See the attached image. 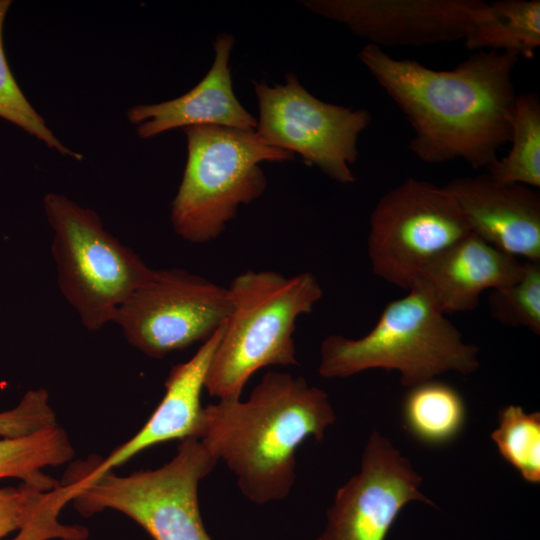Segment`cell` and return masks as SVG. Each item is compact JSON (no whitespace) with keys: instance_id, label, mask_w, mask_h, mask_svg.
Instances as JSON below:
<instances>
[{"instance_id":"obj_15","label":"cell","mask_w":540,"mask_h":540,"mask_svg":"<svg viewBox=\"0 0 540 540\" xmlns=\"http://www.w3.org/2000/svg\"><path fill=\"white\" fill-rule=\"evenodd\" d=\"M234 43V37L228 33L216 37L211 68L184 95L129 108L127 118L136 127L138 136L147 139L171 129L195 125L255 129L257 119L241 105L233 90L229 59Z\"/></svg>"},{"instance_id":"obj_17","label":"cell","mask_w":540,"mask_h":540,"mask_svg":"<svg viewBox=\"0 0 540 540\" xmlns=\"http://www.w3.org/2000/svg\"><path fill=\"white\" fill-rule=\"evenodd\" d=\"M68 498L59 485L51 491L21 483L0 488V540L14 531L11 540H86L88 530L58 521Z\"/></svg>"},{"instance_id":"obj_5","label":"cell","mask_w":540,"mask_h":540,"mask_svg":"<svg viewBox=\"0 0 540 540\" xmlns=\"http://www.w3.org/2000/svg\"><path fill=\"white\" fill-rule=\"evenodd\" d=\"M183 129L187 161L170 220L180 238L203 244L223 233L241 205L264 193L267 180L261 162L291 160L294 154L265 145L255 129L215 125Z\"/></svg>"},{"instance_id":"obj_22","label":"cell","mask_w":540,"mask_h":540,"mask_svg":"<svg viewBox=\"0 0 540 540\" xmlns=\"http://www.w3.org/2000/svg\"><path fill=\"white\" fill-rule=\"evenodd\" d=\"M492 432L501 457L528 483L540 482V413H527L521 406L508 405L498 414Z\"/></svg>"},{"instance_id":"obj_19","label":"cell","mask_w":540,"mask_h":540,"mask_svg":"<svg viewBox=\"0 0 540 540\" xmlns=\"http://www.w3.org/2000/svg\"><path fill=\"white\" fill-rule=\"evenodd\" d=\"M402 417L405 429L417 441L429 446H442L462 432L466 405L454 387L432 379L408 388Z\"/></svg>"},{"instance_id":"obj_21","label":"cell","mask_w":540,"mask_h":540,"mask_svg":"<svg viewBox=\"0 0 540 540\" xmlns=\"http://www.w3.org/2000/svg\"><path fill=\"white\" fill-rule=\"evenodd\" d=\"M508 153L488 171L505 184L540 188V101L535 93L517 95Z\"/></svg>"},{"instance_id":"obj_8","label":"cell","mask_w":540,"mask_h":540,"mask_svg":"<svg viewBox=\"0 0 540 540\" xmlns=\"http://www.w3.org/2000/svg\"><path fill=\"white\" fill-rule=\"evenodd\" d=\"M470 233L459 205L443 186L408 178L376 203L367 253L377 276L409 290L434 259Z\"/></svg>"},{"instance_id":"obj_24","label":"cell","mask_w":540,"mask_h":540,"mask_svg":"<svg viewBox=\"0 0 540 540\" xmlns=\"http://www.w3.org/2000/svg\"><path fill=\"white\" fill-rule=\"evenodd\" d=\"M489 310L499 323L540 334V262L524 261L512 284L489 291Z\"/></svg>"},{"instance_id":"obj_9","label":"cell","mask_w":540,"mask_h":540,"mask_svg":"<svg viewBox=\"0 0 540 540\" xmlns=\"http://www.w3.org/2000/svg\"><path fill=\"white\" fill-rule=\"evenodd\" d=\"M254 90L259 106L255 132L265 145L298 153L305 164L339 183L355 181L350 166L359 155L358 137L371 122L367 110L326 103L293 73L274 86L255 81Z\"/></svg>"},{"instance_id":"obj_7","label":"cell","mask_w":540,"mask_h":540,"mask_svg":"<svg viewBox=\"0 0 540 540\" xmlns=\"http://www.w3.org/2000/svg\"><path fill=\"white\" fill-rule=\"evenodd\" d=\"M43 208L61 294L86 329L113 323L119 307L154 269L107 231L93 209L55 192L43 197Z\"/></svg>"},{"instance_id":"obj_20","label":"cell","mask_w":540,"mask_h":540,"mask_svg":"<svg viewBox=\"0 0 540 540\" xmlns=\"http://www.w3.org/2000/svg\"><path fill=\"white\" fill-rule=\"evenodd\" d=\"M73 456L68 434L58 424L20 437L0 438V480L16 478L39 490L51 491L60 482L43 473V469L67 463Z\"/></svg>"},{"instance_id":"obj_16","label":"cell","mask_w":540,"mask_h":540,"mask_svg":"<svg viewBox=\"0 0 540 540\" xmlns=\"http://www.w3.org/2000/svg\"><path fill=\"white\" fill-rule=\"evenodd\" d=\"M523 264L470 233L434 259L414 286L422 288L445 315L471 311L484 291L515 282Z\"/></svg>"},{"instance_id":"obj_13","label":"cell","mask_w":540,"mask_h":540,"mask_svg":"<svg viewBox=\"0 0 540 540\" xmlns=\"http://www.w3.org/2000/svg\"><path fill=\"white\" fill-rule=\"evenodd\" d=\"M444 189L454 198L471 232L523 261L540 262V194L505 184L489 174L457 177Z\"/></svg>"},{"instance_id":"obj_25","label":"cell","mask_w":540,"mask_h":540,"mask_svg":"<svg viewBox=\"0 0 540 540\" xmlns=\"http://www.w3.org/2000/svg\"><path fill=\"white\" fill-rule=\"evenodd\" d=\"M57 424L46 389L27 391L19 403L0 412V438H14L31 434Z\"/></svg>"},{"instance_id":"obj_2","label":"cell","mask_w":540,"mask_h":540,"mask_svg":"<svg viewBox=\"0 0 540 540\" xmlns=\"http://www.w3.org/2000/svg\"><path fill=\"white\" fill-rule=\"evenodd\" d=\"M336 421L328 394L305 378L269 371L248 399L203 406L196 438L236 477L254 504L285 499L296 480V453L321 442Z\"/></svg>"},{"instance_id":"obj_11","label":"cell","mask_w":540,"mask_h":540,"mask_svg":"<svg viewBox=\"0 0 540 540\" xmlns=\"http://www.w3.org/2000/svg\"><path fill=\"white\" fill-rule=\"evenodd\" d=\"M422 480L391 440L373 431L360 471L337 489L317 540H385L405 505L420 501L435 506L421 492Z\"/></svg>"},{"instance_id":"obj_6","label":"cell","mask_w":540,"mask_h":540,"mask_svg":"<svg viewBox=\"0 0 540 540\" xmlns=\"http://www.w3.org/2000/svg\"><path fill=\"white\" fill-rule=\"evenodd\" d=\"M217 463L197 438H186L175 456L157 469L93 476L74 463L60 485L83 516L113 509L137 522L154 540H212L201 517L198 487Z\"/></svg>"},{"instance_id":"obj_18","label":"cell","mask_w":540,"mask_h":540,"mask_svg":"<svg viewBox=\"0 0 540 540\" xmlns=\"http://www.w3.org/2000/svg\"><path fill=\"white\" fill-rule=\"evenodd\" d=\"M463 41L473 52L497 51L532 59L540 46V1L488 3L486 15L472 26Z\"/></svg>"},{"instance_id":"obj_1","label":"cell","mask_w":540,"mask_h":540,"mask_svg":"<svg viewBox=\"0 0 540 540\" xmlns=\"http://www.w3.org/2000/svg\"><path fill=\"white\" fill-rule=\"evenodd\" d=\"M358 58L410 122L409 149L419 159H461L487 171L497 162L511 137L519 57L476 51L453 69L434 70L367 44Z\"/></svg>"},{"instance_id":"obj_10","label":"cell","mask_w":540,"mask_h":540,"mask_svg":"<svg viewBox=\"0 0 540 540\" xmlns=\"http://www.w3.org/2000/svg\"><path fill=\"white\" fill-rule=\"evenodd\" d=\"M230 313L227 287L182 268L154 269L119 307L114 322L127 342L161 359L204 342Z\"/></svg>"},{"instance_id":"obj_14","label":"cell","mask_w":540,"mask_h":540,"mask_svg":"<svg viewBox=\"0 0 540 540\" xmlns=\"http://www.w3.org/2000/svg\"><path fill=\"white\" fill-rule=\"evenodd\" d=\"M223 325L187 361L172 367L165 393L143 427L107 457L90 456L75 462L89 475H99L124 464L138 453L163 442L196 438L203 406L201 394L207 370Z\"/></svg>"},{"instance_id":"obj_23","label":"cell","mask_w":540,"mask_h":540,"mask_svg":"<svg viewBox=\"0 0 540 540\" xmlns=\"http://www.w3.org/2000/svg\"><path fill=\"white\" fill-rule=\"evenodd\" d=\"M12 1L0 0V118L20 127L63 156L83 159V155L65 146L47 126L42 116L30 104L17 84L3 47V25Z\"/></svg>"},{"instance_id":"obj_3","label":"cell","mask_w":540,"mask_h":540,"mask_svg":"<svg viewBox=\"0 0 540 540\" xmlns=\"http://www.w3.org/2000/svg\"><path fill=\"white\" fill-rule=\"evenodd\" d=\"M230 313L212 355L204 389L223 399H239L250 377L268 366L298 365L294 332L302 315L322 298L308 271L285 276L248 270L227 287Z\"/></svg>"},{"instance_id":"obj_4","label":"cell","mask_w":540,"mask_h":540,"mask_svg":"<svg viewBox=\"0 0 540 540\" xmlns=\"http://www.w3.org/2000/svg\"><path fill=\"white\" fill-rule=\"evenodd\" d=\"M478 352L431 297L414 286L387 303L363 337L327 336L318 372L324 378H346L370 369L395 370L410 388L449 371L473 373L480 366Z\"/></svg>"},{"instance_id":"obj_12","label":"cell","mask_w":540,"mask_h":540,"mask_svg":"<svg viewBox=\"0 0 540 540\" xmlns=\"http://www.w3.org/2000/svg\"><path fill=\"white\" fill-rule=\"evenodd\" d=\"M302 4L380 48L464 40L488 7L480 0H305Z\"/></svg>"}]
</instances>
